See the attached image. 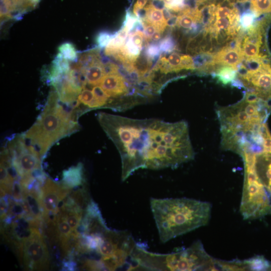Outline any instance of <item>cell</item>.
<instances>
[{
	"mask_svg": "<svg viewBox=\"0 0 271 271\" xmlns=\"http://www.w3.org/2000/svg\"><path fill=\"white\" fill-rule=\"evenodd\" d=\"M97 119L119 153L123 181L140 169L175 168L194 158L185 121L135 119L101 112Z\"/></svg>",
	"mask_w": 271,
	"mask_h": 271,
	"instance_id": "1",
	"label": "cell"
},
{
	"mask_svg": "<svg viewBox=\"0 0 271 271\" xmlns=\"http://www.w3.org/2000/svg\"><path fill=\"white\" fill-rule=\"evenodd\" d=\"M151 210L163 243L208 224L211 204L187 198H152Z\"/></svg>",
	"mask_w": 271,
	"mask_h": 271,
	"instance_id": "2",
	"label": "cell"
},
{
	"mask_svg": "<svg viewBox=\"0 0 271 271\" xmlns=\"http://www.w3.org/2000/svg\"><path fill=\"white\" fill-rule=\"evenodd\" d=\"M60 102L56 91H51L41 113L24 133L42 159L56 142L80 129L73 109L68 111Z\"/></svg>",
	"mask_w": 271,
	"mask_h": 271,
	"instance_id": "3",
	"label": "cell"
},
{
	"mask_svg": "<svg viewBox=\"0 0 271 271\" xmlns=\"http://www.w3.org/2000/svg\"><path fill=\"white\" fill-rule=\"evenodd\" d=\"M130 257L136 263L130 269L148 270H218L219 261L206 251L200 240L167 254L151 252L136 244Z\"/></svg>",
	"mask_w": 271,
	"mask_h": 271,
	"instance_id": "4",
	"label": "cell"
},
{
	"mask_svg": "<svg viewBox=\"0 0 271 271\" xmlns=\"http://www.w3.org/2000/svg\"><path fill=\"white\" fill-rule=\"evenodd\" d=\"M15 249L26 270H45L49 268V252L39 228L34 227L31 234L22 240Z\"/></svg>",
	"mask_w": 271,
	"mask_h": 271,
	"instance_id": "5",
	"label": "cell"
},
{
	"mask_svg": "<svg viewBox=\"0 0 271 271\" xmlns=\"http://www.w3.org/2000/svg\"><path fill=\"white\" fill-rule=\"evenodd\" d=\"M27 143L23 133L13 136L7 144L12 164L20 178L42 169L40 155L34 147Z\"/></svg>",
	"mask_w": 271,
	"mask_h": 271,
	"instance_id": "6",
	"label": "cell"
},
{
	"mask_svg": "<svg viewBox=\"0 0 271 271\" xmlns=\"http://www.w3.org/2000/svg\"><path fill=\"white\" fill-rule=\"evenodd\" d=\"M70 192L71 189L47 177L42 188V204L44 211L43 219L46 216L57 214L59 204Z\"/></svg>",
	"mask_w": 271,
	"mask_h": 271,
	"instance_id": "7",
	"label": "cell"
},
{
	"mask_svg": "<svg viewBox=\"0 0 271 271\" xmlns=\"http://www.w3.org/2000/svg\"><path fill=\"white\" fill-rule=\"evenodd\" d=\"M241 42L238 40L234 46L227 45L214 54L213 62L216 64L231 66L237 69V66L243 60Z\"/></svg>",
	"mask_w": 271,
	"mask_h": 271,
	"instance_id": "8",
	"label": "cell"
},
{
	"mask_svg": "<svg viewBox=\"0 0 271 271\" xmlns=\"http://www.w3.org/2000/svg\"><path fill=\"white\" fill-rule=\"evenodd\" d=\"M41 0H1V16L3 19L11 18L34 9Z\"/></svg>",
	"mask_w": 271,
	"mask_h": 271,
	"instance_id": "9",
	"label": "cell"
},
{
	"mask_svg": "<svg viewBox=\"0 0 271 271\" xmlns=\"http://www.w3.org/2000/svg\"><path fill=\"white\" fill-rule=\"evenodd\" d=\"M84 77L85 85L92 88L99 85L106 74L105 65L99 59L87 65L76 69Z\"/></svg>",
	"mask_w": 271,
	"mask_h": 271,
	"instance_id": "10",
	"label": "cell"
},
{
	"mask_svg": "<svg viewBox=\"0 0 271 271\" xmlns=\"http://www.w3.org/2000/svg\"><path fill=\"white\" fill-rule=\"evenodd\" d=\"M62 185L69 189H73L82 185L85 182L83 164L79 163L72 166L62 173Z\"/></svg>",
	"mask_w": 271,
	"mask_h": 271,
	"instance_id": "11",
	"label": "cell"
},
{
	"mask_svg": "<svg viewBox=\"0 0 271 271\" xmlns=\"http://www.w3.org/2000/svg\"><path fill=\"white\" fill-rule=\"evenodd\" d=\"M144 9L145 16L141 20L142 23L152 24L162 33L167 26L163 10L156 8L152 4L147 6Z\"/></svg>",
	"mask_w": 271,
	"mask_h": 271,
	"instance_id": "12",
	"label": "cell"
},
{
	"mask_svg": "<svg viewBox=\"0 0 271 271\" xmlns=\"http://www.w3.org/2000/svg\"><path fill=\"white\" fill-rule=\"evenodd\" d=\"M214 77L223 85L231 83L236 79L237 69L229 66L223 65L216 70Z\"/></svg>",
	"mask_w": 271,
	"mask_h": 271,
	"instance_id": "13",
	"label": "cell"
},
{
	"mask_svg": "<svg viewBox=\"0 0 271 271\" xmlns=\"http://www.w3.org/2000/svg\"><path fill=\"white\" fill-rule=\"evenodd\" d=\"M250 10L257 17L261 14L271 13V0H250Z\"/></svg>",
	"mask_w": 271,
	"mask_h": 271,
	"instance_id": "14",
	"label": "cell"
},
{
	"mask_svg": "<svg viewBox=\"0 0 271 271\" xmlns=\"http://www.w3.org/2000/svg\"><path fill=\"white\" fill-rule=\"evenodd\" d=\"M247 259L249 270H271V262L262 256L257 255Z\"/></svg>",
	"mask_w": 271,
	"mask_h": 271,
	"instance_id": "15",
	"label": "cell"
},
{
	"mask_svg": "<svg viewBox=\"0 0 271 271\" xmlns=\"http://www.w3.org/2000/svg\"><path fill=\"white\" fill-rule=\"evenodd\" d=\"M256 18V16L250 10L245 11L240 17V27L244 30L250 29Z\"/></svg>",
	"mask_w": 271,
	"mask_h": 271,
	"instance_id": "16",
	"label": "cell"
},
{
	"mask_svg": "<svg viewBox=\"0 0 271 271\" xmlns=\"http://www.w3.org/2000/svg\"><path fill=\"white\" fill-rule=\"evenodd\" d=\"M59 54L64 59L71 61L77 58V53L74 46L68 43H64L59 48Z\"/></svg>",
	"mask_w": 271,
	"mask_h": 271,
	"instance_id": "17",
	"label": "cell"
},
{
	"mask_svg": "<svg viewBox=\"0 0 271 271\" xmlns=\"http://www.w3.org/2000/svg\"><path fill=\"white\" fill-rule=\"evenodd\" d=\"M168 61L171 72H177L182 70L181 66V55L173 53L169 56Z\"/></svg>",
	"mask_w": 271,
	"mask_h": 271,
	"instance_id": "18",
	"label": "cell"
},
{
	"mask_svg": "<svg viewBox=\"0 0 271 271\" xmlns=\"http://www.w3.org/2000/svg\"><path fill=\"white\" fill-rule=\"evenodd\" d=\"M160 51L164 53H170L176 48V43L174 40L170 36L164 38L159 45Z\"/></svg>",
	"mask_w": 271,
	"mask_h": 271,
	"instance_id": "19",
	"label": "cell"
},
{
	"mask_svg": "<svg viewBox=\"0 0 271 271\" xmlns=\"http://www.w3.org/2000/svg\"><path fill=\"white\" fill-rule=\"evenodd\" d=\"M181 66L182 70H195L194 60L189 55H181Z\"/></svg>",
	"mask_w": 271,
	"mask_h": 271,
	"instance_id": "20",
	"label": "cell"
},
{
	"mask_svg": "<svg viewBox=\"0 0 271 271\" xmlns=\"http://www.w3.org/2000/svg\"><path fill=\"white\" fill-rule=\"evenodd\" d=\"M144 26V31L145 38L146 41L151 40L153 35L158 31L156 27L153 24L150 23L143 24Z\"/></svg>",
	"mask_w": 271,
	"mask_h": 271,
	"instance_id": "21",
	"label": "cell"
},
{
	"mask_svg": "<svg viewBox=\"0 0 271 271\" xmlns=\"http://www.w3.org/2000/svg\"><path fill=\"white\" fill-rule=\"evenodd\" d=\"M113 36V35H111L107 32H102L99 34L97 38V42L99 46L101 47L106 46Z\"/></svg>",
	"mask_w": 271,
	"mask_h": 271,
	"instance_id": "22",
	"label": "cell"
},
{
	"mask_svg": "<svg viewBox=\"0 0 271 271\" xmlns=\"http://www.w3.org/2000/svg\"><path fill=\"white\" fill-rule=\"evenodd\" d=\"M160 52L159 46L155 44H151L147 47L146 55L149 58L153 59L159 55Z\"/></svg>",
	"mask_w": 271,
	"mask_h": 271,
	"instance_id": "23",
	"label": "cell"
},
{
	"mask_svg": "<svg viewBox=\"0 0 271 271\" xmlns=\"http://www.w3.org/2000/svg\"><path fill=\"white\" fill-rule=\"evenodd\" d=\"M9 209L8 199L6 196L1 197V220L3 221L7 214Z\"/></svg>",
	"mask_w": 271,
	"mask_h": 271,
	"instance_id": "24",
	"label": "cell"
},
{
	"mask_svg": "<svg viewBox=\"0 0 271 271\" xmlns=\"http://www.w3.org/2000/svg\"><path fill=\"white\" fill-rule=\"evenodd\" d=\"M147 2V0H137L133 8V13L137 17L139 12L144 8Z\"/></svg>",
	"mask_w": 271,
	"mask_h": 271,
	"instance_id": "25",
	"label": "cell"
},
{
	"mask_svg": "<svg viewBox=\"0 0 271 271\" xmlns=\"http://www.w3.org/2000/svg\"><path fill=\"white\" fill-rule=\"evenodd\" d=\"M63 267L64 270H73L76 268V264L74 262L72 261H65L63 262Z\"/></svg>",
	"mask_w": 271,
	"mask_h": 271,
	"instance_id": "26",
	"label": "cell"
},
{
	"mask_svg": "<svg viewBox=\"0 0 271 271\" xmlns=\"http://www.w3.org/2000/svg\"><path fill=\"white\" fill-rule=\"evenodd\" d=\"M178 17L175 15H172L167 21V26L173 27L176 25Z\"/></svg>",
	"mask_w": 271,
	"mask_h": 271,
	"instance_id": "27",
	"label": "cell"
},
{
	"mask_svg": "<svg viewBox=\"0 0 271 271\" xmlns=\"http://www.w3.org/2000/svg\"><path fill=\"white\" fill-rule=\"evenodd\" d=\"M162 33L159 31H157L152 36L151 40L153 41H159L161 37Z\"/></svg>",
	"mask_w": 271,
	"mask_h": 271,
	"instance_id": "28",
	"label": "cell"
},
{
	"mask_svg": "<svg viewBox=\"0 0 271 271\" xmlns=\"http://www.w3.org/2000/svg\"><path fill=\"white\" fill-rule=\"evenodd\" d=\"M237 2L244 3L247 2L248 0H235Z\"/></svg>",
	"mask_w": 271,
	"mask_h": 271,
	"instance_id": "29",
	"label": "cell"
}]
</instances>
